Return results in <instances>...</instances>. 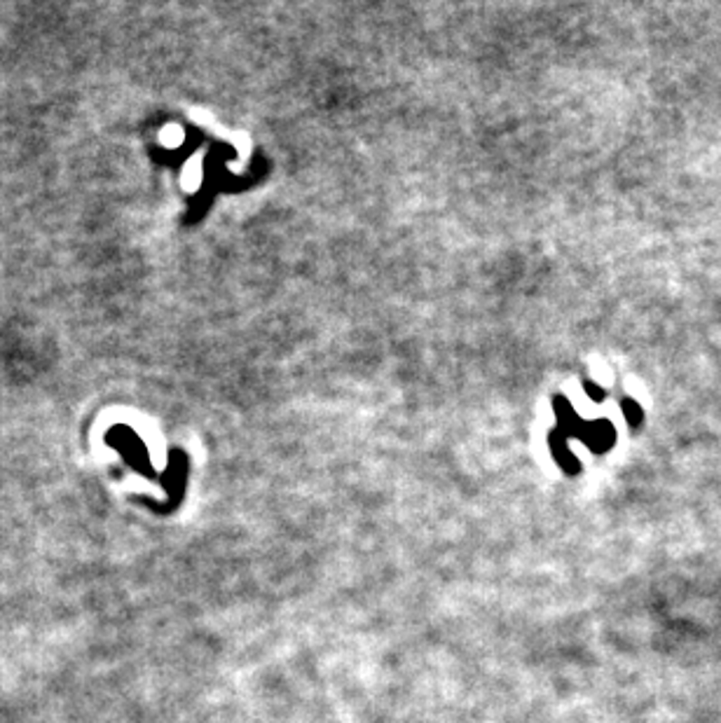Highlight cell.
<instances>
[{
  "instance_id": "1",
  "label": "cell",
  "mask_w": 721,
  "mask_h": 723,
  "mask_svg": "<svg viewBox=\"0 0 721 723\" xmlns=\"http://www.w3.org/2000/svg\"><path fill=\"white\" fill-rule=\"evenodd\" d=\"M581 441L586 442L592 452H598V454L607 452L609 447L614 445L616 431H614V426H611V422H607V419H602V422H592V424L583 426V435H581Z\"/></svg>"
},
{
  "instance_id": "2",
  "label": "cell",
  "mask_w": 721,
  "mask_h": 723,
  "mask_svg": "<svg viewBox=\"0 0 721 723\" xmlns=\"http://www.w3.org/2000/svg\"><path fill=\"white\" fill-rule=\"evenodd\" d=\"M553 454H555V459H558V463L562 466L564 473H570V475L579 473V469H581L579 459H576L574 454L567 450V447H564V450H558V452H553Z\"/></svg>"
},
{
  "instance_id": "3",
  "label": "cell",
  "mask_w": 721,
  "mask_h": 723,
  "mask_svg": "<svg viewBox=\"0 0 721 723\" xmlns=\"http://www.w3.org/2000/svg\"><path fill=\"white\" fill-rule=\"evenodd\" d=\"M623 414H626L628 424L630 426L642 424V419H644L642 407H639V403L632 401V398H626V401H623Z\"/></svg>"
},
{
  "instance_id": "4",
  "label": "cell",
  "mask_w": 721,
  "mask_h": 723,
  "mask_svg": "<svg viewBox=\"0 0 721 723\" xmlns=\"http://www.w3.org/2000/svg\"><path fill=\"white\" fill-rule=\"evenodd\" d=\"M586 391H588V395H591L592 401H604V398H607V389H604V386H598L595 385V382H586Z\"/></svg>"
}]
</instances>
